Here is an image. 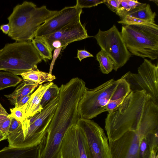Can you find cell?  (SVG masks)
I'll return each mask as SVG.
<instances>
[{
  "label": "cell",
  "instance_id": "cell-1",
  "mask_svg": "<svg viewBox=\"0 0 158 158\" xmlns=\"http://www.w3.org/2000/svg\"><path fill=\"white\" fill-rule=\"evenodd\" d=\"M158 123V105L143 90L131 91L118 107L108 112L105 129L109 142L128 131H137Z\"/></svg>",
  "mask_w": 158,
  "mask_h": 158
},
{
  "label": "cell",
  "instance_id": "cell-2",
  "mask_svg": "<svg viewBox=\"0 0 158 158\" xmlns=\"http://www.w3.org/2000/svg\"><path fill=\"white\" fill-rule=\"evenodd\" d=\"M58 11L48 9L46 6L38 7L32 2L18 4L7 18L10 27L8 36L16 42L31 41L39 27Z\"/></svg>",
  "mask_w": 158,
  "mask_h": 158
},
{
  "label": "cell",
  "instance_id": "cell-3",
  "mask_svg": "<svg viewBox=\"0 0 158 158\" xmlns=\"http://www.w3.org/2000/svg\"><path fill=\"white\" fill-rule=\"evenodd\" d=\"M121 33L131 54L152 60L157 59V25H125L122 26Z\"/></svg>",
  "mask_w": 158,
  "mask_h": 158
},
{
  "label": "cell",
  "instance_id": "cell-4",
  "mask_svg": "<svg viewBox=\"0 0 158 158\" xmlns=\"http://www.w3.org/2000/svg\"><path fill=\"white\" fill-rule=\"evenodd\" d=\"M42 60L31 41L7 44L0 53V71L20 75Z\"/></svg>",
  "mask_w": 158,
  "mask_h": 158
},
{
  "label": "cell",
  "instance_id": "cell-5",
  "mask_svg": "<svg viewBox=\"0 0 158 158\" xmlns=\"http://www.w3.org/2000/svg\"><path fill=\"white\" fill-rule=\"evenodd\" d=\"M59 96L52 100L40 112L37 114V118L31 124L24 128H20L16 132L12 138L11 146L25 148L40 144L53 116Z\"/></svg>",
  "mask_w": 158,
  "mask_h": 158
},
{
  "label": "cell",
  "instance_id": "cell-6",
  "mask_svg": "<svg viewBox=\"0 0 158 158\" xmlns=\"http://www.w3.org/2000/svg\"><path fill=\"white\" fill-rule=\"evenodd\" d=\"M119 81L111 79L93 89L86 87L78 104L79 117L91 119L106 112V106Z\"/></svg>",
  "mask_w": 158,
  "mask_h": 158
},
{
  "label": "cell",
  "instance_id": "cell-7",
  "mask_svg": "<svg viewBox=\"0 0 158 158\" xmlns=\"http://www.w3.org/2000/svg\"><path fill=\"white\" fill-rule=\"evenodd\" d=\"M120 78L129 84L131 91H144L151 101L158 105V65L145 59L136 73L129 71Z\"/></svg>",
  "mask_w": 158,
  "mask_h": 158
},
{
  "label": "cell",
  "instance_id": "cell-8",
  "mask_svg": "<svg viewBox=\"0 0 158 158\" xmlns=\"http://www.w3.org/2000/svg\"><path fill=\"white\" fill-rule=\"evenodd\" d=\"M94 37L101 49L112 61L115 71L123 66L131 57V54L127 49L121 32L115 25L106 31L99 29Z\"/></svg>",
  "mask_w": 158,
  "mask_h": 158
},
{
  "label": "cell",
  "instance_id": "cell-9",
  "mask_svg": "<svg viewBox=\"0 0 158 158\" xmlns=\"http://www.w3.org/2000/svg\"><path fill=\"white\" fill-rule=\"evenodd\" d=\"M76 124L84 134L90 158H111L107 137L98 124L90 119L80 118Z\"/></svg>",
  "mask_w": 158,
  "mask_h": 158
},
{
  "label": "cell",
  "instance_id": "cell-10",
  "mask_svg": "<svg viewBox=\"0 0 158 158\" xmlns=\"http://www.w3.org/2000/svg\"><path fill=\"white\" fill-rule=\"evenodd\" d=\"M152 131L147 127L137 131H128L118 139L109 142L111 158H138L142 139Z\"/></svg>",
  "mask_w": 158,
  "mask_h": 158
},
{
  "label": "cell",
  "instance_id": "cell-11",
  "mask_svg": "<svg viewBox=\"0 0 158 158\" xmlns=\"http://www.w3.org/2000/svg\"><path fill=\"white\" fill-rule=\"evenodd\" d=\"M90 37L79 19L60 30L42 38L52 52L53 50L60 48L63 50L72 42Z\"/></svg>",
  "mask_w": 158,
  "mask_h": 158
},
{
  "label": "cell",
  "instance_id": "cell-12",
  "mask_svg": "<svg viewBox=\"0 0 158 158\" xmlns=\"http://www.w3.org/2000/svg\"><path fill=\"white\" fill-rule=\"evenodd\" d=\"M60 158H90L85 135L76 124L69 129L64 136Z\"/></svg>",
  "mask_w": 158,
  "mask_h": 158
},
{
  "label": "cell",
  "instance_id": "cell-13",
  "mask_svg": "<svg viewBox=\"0 0 158 158\" xmlns=\"http://www.w3.org/2000/svg\"><path fill=\"white\" fill-rule=\"evenodd\" d=\"M82 9L73 6L65 7L44 23L37 31L35 37H43L54 33L80 19Z\"/></svg>",
  "mask_w": 158,
  "mask_h": 158
},
{
  "label": "cell",
  "instance_id": "cell-14",
  "mask_svg": "<svg viewBox=\"0 0 158 158\" xmlns=\"http://www.w3.org/2000/svg\"><path fill=\"white\" fill-rule=\"evenodd\" d=\"M52 82L41 84L32 94L28 102L22 107L25 112L26 118L32 117L41 112L43 108L40 103L43 94L49 87L53 84Z\"/></svg>",
  "mask_w": 158,
  "mask_h": 158
},
{
  "label": "cell",
  "instance_id": "cell-15",
  "mask_svg": "<svg viewBox=\"0 0 158 158\" xmlns=\"http://www.w3.org/2000/svg\"><path fill=\"white\" fill-rule=\"evenodd\" d=\"M120 18L127 16L152 23L156 24L155 12H153L149 4L142 3L129 11H122L116 14Z\"/></svg>",
  "mask_w": 158,
  "mask_h": 158
},
{
  "label": "cell",
  "instance_id": "cell-16",
  "mask_svg": "<svg viewBox=\"0 0 158 158\" xmlns=\"http://www.w3.org/2000/svg\"><path fill=\"white\" fill-rule=\"evenodd\" d=\"M39 145L25 148L8 146L0 150V158H38Z\"/></svg>",
  "mask_w": 158,
  "mask_h": 158
},
{
  "label": "cell",
  "instance_id": "cell-17",
  "mask_svg": "<svg viewBox=\"0 0 158 158\" xmlns=\"http://www.w3.org/2000/svg\"><path fill=\"white\" fill-rule=\"evenodd\" d=\"M20 75L23 80L38 85L45 82H52L56 78L52 74L40 71L37 65L30 70L21 74Z\"/></svg>",
  "mask_w": 158,
  "mask_h": 158
},
{
  "label": "cell",
  "instance_id": "cell-18",
  "mask_svg": "<svg viewBox=\"0 0 158 158\" xmlns=\"http://www.w3.org/2000/svg\"><path fill=\"white\" fill-rule=\"evenodd\" d=\"M38 86V85L23 80L12 93L4 96L15 106L23 98L31 94Z\"/></svg>",
  "mask_w": 158,
  "mask_h": 158
},
{
  "label": "cell",
  "instance_id": "cell-19",
  "mask_svg": "<svg viewBox=\"0 0 158 158\" xmlns=\"http://www.w3.org/2000/svg\"><path fill=\"white\" fill-rule=\"evenodd\" d=\"M31 42L43 60L46 61L52 59V52L43 38L35 37Z\"/></svg>",
  "mask_w": 158,
  "mask_h": 158
},
{
  "label": "cell",
  "instance_id": "cell-20",
  "mask_svg": "<svg viewBox=\"0 0 158 158\" xmlns=\"http://www.w3.org/2000/svg\"><path fill=\"white\" fill-rule=\"evenodd\" d=\"M22 81V79L18 75L6 71H0V90L15 87Z\"/></svg>",
  "mask_w": 158,
  "mask_h": 158
},
{
  "label": "cell",
  "instance_id": "cell-21",
  "mask_svg": "<svg viewBox=\"0 0 158 158\" xmlns=\"http://www.w3.org/2000/svg\"><path fill=\"white\" fill-rule=\"evenodd\" d=\"M96 58L100 65L102 72L108 74L113 69V63L105 52L101 49L96 55Z\"/></svg>",
  "mask_w": 158,
  "mask_h": 158
},
{
  "label": "cell",
  "instance_id": "cell-22",
  "mask_svg": "<svg viewBox=\"0 0 158 158\" xmlns=\"http://www.w3.org/2000/svg\"><path fill=\"white\" fill-rule=\"evenodd\" d=\"M131 91L128 83L124 79L120 78L110 101L126 97Z\"/></svg>",
  "mask_w": 158,
  "mask_h": 158
},
{
  "label": "cell",
  "instance_id": "cell-23",
  "mask_svg": "<svg viewBox=\"0 0 158 158\" xmlns=\"http://www.w3.org/2000/svg\"><path fill=\"white\" fill-rule=\"evenodd\" d=\"M60 87L53 84L50 85L44 93L41 100L40 104L43 108L52 100L59 96Z\"/></svg>",
  "mask_w": 158,
  "mask_h": 158
},
{
  "label": "cell",
  "instance_id": "cell-24",
  "mask_svg": "<svg viewBox=\"0 0 158 158\" xmlns=\"http://www.w3.org/2000/svg\"><path fill=\"white\" fill-rule=\"evenodd\" d=\"M152 152L146 136L142 140L139 148L138 158H151Z\"/></svg>",
  "mask_w": 158,
  "mask_h": 158
},
{
  "label": "cell",
  "instance_id": "cell-25",
  "mask_svg": "<svg viewBox=\"0 0 158 158\" xmlns=\"http://www.w3.org/2000/svg\"><path fill=\"white\" fill-rule=\"evenodd\" d=\"M158 130L148 133L146 136L148 143L151 152H158Z\"/></svg>",
  "mask_w": 158,
  "mask_h": 158
},
{
  "label": "cell",
  "instance_id": "cell-26",
  "mask_svg": "<svg viewBox=\"0 0 158 158\" xmlns=\"http://www.w3.org/2000/svg\"><path fill=\"white\" fill-rule=\"evenodd\" d=\"M106 0H77L75 6L80 8H90L104 3Z\"/></svg>",
  "mask_w": 158,
  "mask_h": 158
},
{
  "label": "cell",
  "instance_id": "cell-27",
  "mask_svg": "<svg viewBox=\"0 0 158 158\" xmlns=\"http://www.w3.org/2000/svg\"><path fill=\"white\" fill-rule=\"evenodd\" d=\"M10 117L15 118L21 123L26 118L25 113L22 107H15L10 109Z\"/></svg>",
  "mask_w": 158,
  "mask_h": 158
},
{
  "label": "cell",
  "instance_id": "cell-28",
  "mask_svg": "<svg viewBox=\"0 0 158 158\" xmlns=\"http://www.w3.org/2000/svg\"><path fill=\"white\" fill-rule=\"evenodd\" d=\"M126 97L118 100L110 101L106 106V112L107 111L108 112L117 108L122 103Z\"/></svg>",
  "mask_w": 158,
  "mask_h": 158
},
{
  "label": "cell",
  "instance_id": "cell-29",
  "mask_svg": "<svg viewBox=\"0 0 158 158\" xmlns=\"http://www.w3.org/2000/svg\"><path fill=\"white\" fill-rule=\"evenodd\" d=\"M120 3V0H106L104 3L110 10L116 13L118 10Z\"/></svg>",
  "mask_w": 158,
  "mask_h": 158
},
{
  "label": "cell",
  "instance_id": "cell-30",
  "mask_svg": "<svg viewBox=\"0 0 158 158\" xmlns=\"http://www.w3.org/2000/svg\"><path fill=\"white\" fill-rule=\"evenodd\" d=\"M10 116L0 121V131L7 135L11 122Z\"/></svg>",
  "mask_w": 158,
  "mask_h": 158
},
{
  "label": "cell",
  "instance_id": "cell-31",
  "mask_svg": "<svg viewBox=\"0 0 158 158\" xmlns=\"http://www.w3.org/2000/svg\"><path fill=\"white\" fill-rule=\"evenodd\" d=\"M21 124V123L15 118L11 117V122L7 134L11 133L16 130Z\"/></svg>",
  "mask_w": 158,
  "mask_h": 158
},
{
  "label": "cell",
  "instance_id": "cell-32",
  "mask_svg": "<svg viewBox=\"0 0 158 158\" xmlns=\"http://www.w3.org/2000/svg\"><path fill=\"white\" fill-rule=\"evenodd\" d=\"M90 57H93V56L88 51L85 50H77V58L80 61L85 58Z\"/></svg>",
  "mask_w": 158,
  "mask_h": 158
},
{
  "label": "cell",
  "instance_id": "cell-33",
  "mask_svg": "<svg viewBox=\"0 0 158 158\" xmlns=\"http://www.w3.org/2000/svg\"><path fill=\"white\" fill-rule=\"evenodd\" d=\"M120 2L118 10L116 14L122 11H129L131 10L127 4V0H120Z\"/></svg>",
  "mask_w": 158,
  "mask_h": 158
},
{
  "label": "cell",
  "instance_id": "cell-34",
  "mask_svg": "<svg viewBox=\"0 0 158 158\" xmlns=\"http://www.w3.org/2000/svg\"><path fill=\"white\" fill-rule=\"evenodd\" d=\"M62 49V48H61L55 49L53 55V59L50 66L49 71V73L52 74L55 61L57 58L60 54L61 51Z\"/></svg>",
  "mask_w": 158,
  "mask_h": 158
},
{
  "label": "cell",
  "instance_id": "cell-35",
  "mask_svg": "<svg viewBox=\"0 0 158 158\" xmlns=\"http://www.w3.org/2000/svg\"><path fill=\"white\" fill-rule=\"evenodd\" d=\"M31 96V94L28 95L21 99L15 105V107H20L27 103Z\"/></svg>",
  "mask_w": 158,
  "mask_h": 158
},
{
  "label": "cell",
  "instance_id": "cell-36",
  "mask_svg": "<svg viewBox=\"0 0 158 158\" xmlns=\"http://www.w3.org/2000/svg\"><path fill=\"white\" fill-rule=\"evenodd\" d=\"M10 116V115L6 111L0 103V121L5 119Z\"/></svg>",
  "mask_w": 158,
  "mask_h": 158
},
{
  "label": "cell",
  "instance_id": "cell-37",
  "mask_svg": "<svg viewBox=\"0 0 158 158\" xmlns=\"http://www.w3.org/2000/svg\"><path fill=\"white\" fill-rule=\"evenodd\" d=\"M127 1L131 10L140 6L142 4L137 0H127Z\"/></svg>",
  "mask_w": 158,
  "mask_h": 158
},
{
  "label": "cell",
  "instance_id": "cell-38",
  "mask_svg": "<svg viewBox=\"0 0 158 158\" xmlns=\"http://www.w3.org/2000/svg\"><path fill=\"white\" fill-rule=\"evenodd\" d=\"M0 30L5 34H8L10 30L9 24L8 23L1 25L0 27Z\"/></svg>",
  "mask_w": 158,
  "mask_h": 158
},
{
  "label": "cell",
  "instance_id": "cell-39",
  "mask_svg": "<svg viewBox=\"0 0 158 158\" xmlns=\"http://www.w3.org/2000/svg\"><path fill=\"white\" fill-rule=\"evenodd\" d=\"M6 139H7L6 134L0 131V142Z\"/></svg>",
  "mask_w": 158,
  "mask_h": 158
},
{
  "label": "cell",
  "instance_id": "cell-40",
  "mask_svg": "<svg viewBox=\"0 0 158 158\" xmlns=\"http://www.w3.org/2000/svg\"><path fill=\"white\" fill-rule=\"evenodd\" d=\"M151 158H158V152H152Z\"/></svg>",
  "mask_w": 158,
  "mask_h": 158
},
{
  "label": "cell",
  "instance_id": "cell-41",
  "mask_svg": "<svg viewBox=\"0 0 158 158\" xmlns=\"http://www.w3.org/2000/svg\"><path fill=\"white\" fill-rule=\"evenodd\" d=\"M150 1L154 2L158 6V0H150Z\"/></svg>",
  "mask_w": 158,
  "mask_h": 158
},
{
  "label": "cell",
  "instance_id": "cell-42",
  "mask_svg": "<svg viewBox=\"0 0 158 158\" xmlns=\"http://www.w3.org/2000/svg\"><path fill=\"white\" fill-rule=\"evenodd\" d=\"M2 49L0 50V53H1V52H2Z\"/></svg>",
  "mask_w": 158,
  "mask_h": 158
}]
</instances>
